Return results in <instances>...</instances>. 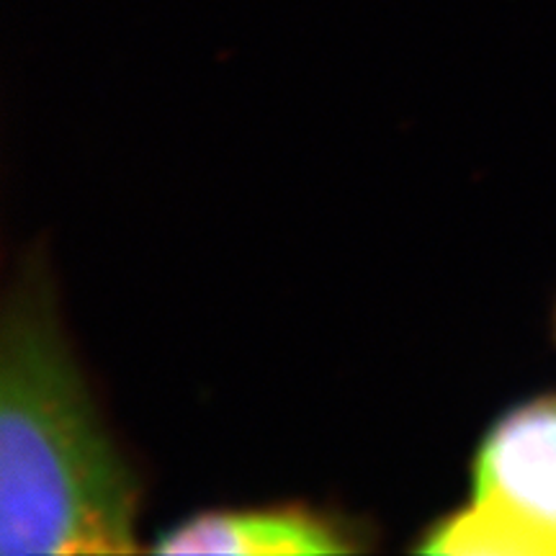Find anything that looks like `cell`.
<instances>
[{"mask_svg":"<svg viewBox=\"0 0 556 556\" xmlns=\"http://www.w3.org/2000/svg\"><path fill=\"white\" fill-rule=\"evenodd\" d=\"M139 484L96 413L39 291L5 307L0 351V552H137Z\"/></svg>","mask_w":556,"mask_h":556,"instance_id":"obj_1","label":"cell"},{"mask_svg":"<svg viewBox=\"0 0 556 556\" xmlns=\"http://www.w3.org/2000/svg\"><path fill=\"white\" fill-rule=\"evenodd\" d=\"M420 552L556 556V397L513 409L486 433L471 505L430 528Z\"/></svg>","mask_w":556,"mask_h":556,"instance_id":"obj_2","label":"cell"},{"mask_svg":"<svg viewBox=\"0 0 556 556\" xmlns=\"http://www.w3.org/2000/svg\"><path fill=\"white\" fill-rule=\"evenodd\" d=\"M160 554H345L353 541L330 520L302 507L222 510L186 520L163 533Z\"/></svg>","mask_w":556,"mask_h":556,"instance_id":"obj_3","label":"cell"}]
</instances>
